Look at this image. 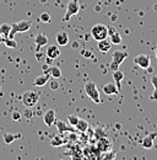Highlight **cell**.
Listing matches in <instances>:
<instances>
[{
    "instance_id": "cell-1",
    "label": "cell",
    "mask_w": 157,
    "mask_h": 160,
    "mask_svg": "<svg viewBox=\"0 0 157 160\" xmlns=\"http://www.w3.org/2000/svg\"><path fill=\"white\" fill-rule=\"evenodd\" d=\"M31 22L28 20H21L17 22H14L11 25V31L9 33V38H15L16 33H22V32H27L31 28Z\"/></svg>"
},
{
    "instance_id": "cell-2",
    "label": "cell",
    "mask_w": 157,
    "mask_h": 160,
    "mask_svg": "<svg viewBox=\"0 0 157 160\" xmlns=\"http://www.w3.org/2000/svg\"><path fill=\"white\" fill-rule=\"evenodd\" d=\"M128 58V52L126 51H114L112 56V62L109 64V70L114 72L119 69V65Z\"/></svg>"
},
{
    "instance_id": "cell-3",
    "label": "cell",
    "mask_w": 157,
    "mask_h": 160,
    "mask_svg": "<svg viewBox=\"0 0 157 160\" xmlns=\"http://www.w3.org/2000/svg\"><path fill=\"white\" fill-rule=\"evenodd\" d=\"M22 103L26 106V107H33L37 105V102L39 100V94L37 91H33V90H27L22 94Z\"/></svg>"
},
{
    "instance_id": "cell-4",
    "label": "cell",
    "mask_w": 157,
    "mask_h": 160,
    "mask_svg": "<svg viewBox=\"0 0 157 160\" xmlns=\"http://www.w3.org/2000/svg\"><path fill=\"white\" fill-rule=\"evenodd\" d=\"M85 92L86 95L93 101L95 103H99L101 102V98H99V90L98 88L96 86V84L93 81H87L85 84Z\"/></svg>"
},
{
    "instance_id": "cell-5",
    "label": "cell",
    "mask_w": 157,
    "mask_h": 160,
    "mask_svg": "<svg viewBox=\"0 0 157 160\" xmlns=\"http://www.w3.org/2000/svg\"><path fill=\"white\" fill-rule=\"evenodd\" d=\"M91 36L93 40L98 41L104 40L108 37V27L103 23H97L91 28Z\"/></svg>"
},
{
    "instance_id": "cell-6",
    "label": "cell",
    "mask_w": 157,
    "mask_h": 160,
    "mask_svg": "<svg viewBox=\"0 0 157 160\" xmlns=\"http://www.w3.org/2000/svg\"><path fill=\"white\" fill-rule=\"evenodd\" d=\"M78 11H80V4H78V0H70L68 6H66V12L63 18V22H66L71 19V16H75L78 15Z\"/></svg>"
},
{
    "instance_id": "cell-7",
    "label": "cell",
    "mask_w": 157,
    "mask_h": 160,
    "mask_svg": "<svg viewBox=\"0 0 157 160\" xmlns=\"http://www.w3.org/2000/svg\"><path fill=\"white\" fill-rule=\"evenodd\" d=\"M134 63L142 69H149L151 65V58L147 54H139L134 58Z\"/></svg>"
},
{
    "instance_id": "cell-8",
    "label": "cell",
    "mask_w": 157,
    "mask_h": 160,
    "mask_svg": "<svg viewBox=\"0 0 157 160\" xmlns=\"http://www.w3.org/2000/svg\"><path fill=\"white\" fill-rule=\"evenodd\" d=\"M97 140H98L97 142L98 152H101V153H106V152H108V150L112 149V142L108 139V138H106V137H101V138H98Z\"/></svg>"
},
{
    "instance_id": "cell-9",
    "label": "cell",
    "mask_w": 157,
    "mask_h": 160,
    "mask_svg": "<svg viewBox=\"0 0 157 160\" xmlns=\"http://www.w3.org/2000/svg\"><path fill=\"white\" fill-rule=\"evenodd\" d=\"M108 37L111 38L112 44H120L121 43V36L120 33L118 32V30L113 26H109L108 27Z\"/></svg>"
},
{
    "instance_id": "cell-10",
    "label": "cell",
    "mask_w": 157,
    "mask_h": 160,
    "mask_svg": "<svg viewBox=\"0 0 157 160\" xmlns=\"http://www.w3.org/2000/svg\"><path fill=\"white\" fill-rule=\"evenodd\" d=\"M55 120H57V117H55V111L54 110L50 108V110H47L44 112V115H43V122L48 127H52L55 123Z\"/></svg>"
},
{
    "instance_id": "cell-11",
    "label": "cell",
    "mask_w": 157,
    "mask_h": 160,
    "mask_svg": "<svg viewBox=\"0 0 157 160\" xmlns=\"http://www.w3.org/2000/svg\"><path fill=\"white\" fill-rule=\"evenodd\" d=\"M35 44H36V52H39L42 47L47 46L48 44V37L44 35V33H38L36 37H35Z\"/></svg>"
},
{
    "instance_id": "cell-12",
    "label": "cell",
    "mask_w": 157,
    "mask_h": 160,
    "mask_svg": "<svg viewBox=\"0 0 157 160\" xmlns=\"http://www.w3.org/2000/svg\"><path fill=\"white\" fill-rule=\"evenodd\" d=\"M54 124L57 126V128H58V131L60 133H61V132H71V133L78 132L76 129H74V126H69V124H66L64 121L55 120V123H54Z\"/></svg>"
},
{
    "instance_id": "cell-13",
    "label": "cell",
    "mask_w": 157,
    "mask_h": 160,
    "mask_svg": "<svg viewBox=\"0 0 157 160\" xmlns=\"http://www.w3.org/2000/svg\"><path fill=\"white\" fill-rule=\"evenodd\" d=\"M102 90H103V92H104L106 95H118V94H119V89H118L117 84H114V82H108V84H106Z\"/></svg>"
},
{
    "instance_id": "cell-14",
    "label": "cell",
    "mask_w": 157,
    "mask_h": 160,
    "mask_svg": "<svg viewBox=\"0 0 157 160\" xmlns=\"http://www.w3.org/2000/svg\"><path fill=\"white\" fill-rule=\"evenodd\" d=\"M45 56L48 58H52V59H55L60 56V49H59L58 46L55 44H52V46H48L47 47V52H45Z\"/></svg>"
},
{
    "instance_id": "cell-15",
    "label": "cell",
    "mask_w": 157,
    "mask_h": 160,
    "mask_svg": "<svg viewBox=\"0 0 157 160\" xmlns=\"http://www.w3.org/2000/svg\"><path fill=\"white\" fill-rule=\"evenodd\" d=\"M55 41L58 46H66L69 43V35L65 31H59L55 35Z\"/></svg>"
},
{
    "instance_id": "cell-16",
    "label": "cell",
    "mask_w": 157,
    "mask_h": 160,
    "mask_svg": "<svg viewBox=\"0 0 157 160\" xmlns=\"http://www.w3.org/2000/svg\"><path fill=\"white\" fill-rule=\"evenodd\" d=\"M50 79V74L49 73H43V74H40L39 77H37L35 81H33V85L35 86H44L45 84H48V81Z\"/></svg>"
},
{
    "instance_id": "cell-17",
    "label": "cell",
    "mask_w": 157,
    "mask_h": 160,
    "mask_svg": "<svg viewBox=\"0 0 157 160\" xmlns=\"http://www.w3.org/2000/svg\"><path fill=\"white\" fill-rule=\"evenodd\" d=\"M156 138V134L155 133H151V134H149V136H146L142 142H141V145L145 148V149H151L152 147H154V139Z\"/></svg>"
},
{
    "instance_id": "cell-18",
    "label": "cell",
    "mask_w": 157,
    "mask_h": 160,
    "mask_svg": "<svg viewBox=\"0 0 157 160\" xmlns=\"http://www.w3.org/2000/svg\"><path fill=\"white\" fill-rule=\"evenodd\" d=\"M111 48H112V42H111L109 40L104 38V40L98 41V49H99L102 53H107V52H109Z\"/></svg>"
},
{
    "instance_id": "cell-19",
    "label": "cell",
    "mask_w": 157,
    "mask_h": 160,
    "mask_svg": "<svg viewBox=\"0 0 157 160\" xmlns=\"http://www.w3.org/2000/svg\"><path fill=\"white\" fill-rule=\"evenodd\" d=\"M21 137L22 136L20 133H16V134H14V133H6V132L2 133V138H4V142L6 144H11L12 142H15L16 139H20Z\"/></svg>"
},
{
    "instance_id": "cell-20",
    "label": "cell",
    "mask_w": 157,
    "mask_h": 160,
    "mask_svg": "<svg viewBox=\"0 0 157 160\" xmlns=\"http://www.w3.org/2000/svg\"><path fill=\"white\" fill-rule=\"evenodd\" d=\"M75 129L78 132H81V133L87 132V129H88V122L86 120H83V118H78V123L75 124Z\"/></svg>"
},
{
    "instance_id": "cell-21",
    "label": "cell",
    "mask_w": 157,
    "mask_h": 160,
    "mask_svg": "<svg viewBox=\"0 0 157 160\" xmlns=\"http://www.w3.org/2000/svg\"><path fill=\"white\" fill-rule=\"evenodd\" d=\"M47 73H49L50 74V78H55V79H59L60 77H61V70L59 69L58 67H49L48 69H47Z\"/></svg>"
},
{
    "instance_id": "cell-22",
    "label": "cell",
    "mask_w": 157,
    "mask_h": 160,
    "mask_svg": "<svg viewBox=\"0 0 157 160\" xmlns=\"http://www.w3.org/2000/svg\"><path fill=\"white\" fill-rule=\"evenodd\" d=\"M123 78H124V73H123L121 70L117 69V70L113 72V79H114V81H116V84H117V86L119 90H120V81L123 80Z\"/></svg>"
},
{
    "instance_id": "cell-23",
    "label": "cell",
    "mask_w": 157,
    "mask_h": 160,
    "mask_svg": "<svg viewBox=\"0 0 157 160\" xmlns=\"http://www.w3.org/2000/svg\"><path fill=\"white\" fill-rule=\"evenodd\" d=\"M65 143H66V140L64 139L61 136H54L50 140V145L52 147H60V145H63Z\"/></svg>"
},
{
    "instance_id": "cell-24",
    "label": "cell",
    "mask_w": 157,
    "mask_h": 160,
    "mask_svg": "<svg viewBox=\"0 0 157 160\" xmlns=\"http://www.w3.org/2000/svg\"><path fill=\"white\" fill-rule=\"evenodd\" d=\"M10 31H11V25L10 23H2V25H0V33L2 35V37H9Z\"/></svg>"
},
{
    "instance_id": "cell-25",
    "label": "cell",
    "mask_w": 157,
    "mask_h": 160,
    "mask_svg": "<svg viewBox=\"0 0 157 160\" xmlns=\"http://www.w3.org/2000/svg\"><path fill=\"white\" fill-rule=\"evenodd\" d=\"M2 43L9 47V48H16L17 47V42L15 41V38H9V37H4L2 40Z\"/></svg>"
},
{
    "instance_id": "cell-26",
    "label": "cell",
    "mask_w": 157,
    "mask_h": 160,
    "mask_svg": "<svg viewBox=\"0 0 157 160\" xmlns=\"http://www.w3.org/2000/svg\"><path fill=\"white\" fill-rule=\"evenodd\" d=\"M151 84H152V86H154V92H152V95H151V100L157 101V75H154V77L151 78Z\"/></svg>"
},
{
    "instance_id": "cell-27",
    "label": "cell",
    "mask_w": 157,
    "mask_h": 160,
    "mask_svg": "<svg viewBox=\"0 0 157 160\" xmlns=\"http://www.w3.org/2000/svg\"><path fill=\"white\" fill-rule=\"evenodd\" d=\"M39 20L42 22H44V23H49L52 21V16H50L49 12H42L40 16H39Z\"/></svg>"
},
{
    "instance_id": "cell-28",
    "label": "cell",
    "mask_w": 157,
    "mask_h": 160,
    "mask_svg": "<svg viewBox=\"0 0 157 160\" xmlns=\"http://www.w3.org/2000/svg\"><path fill=\"white\" fill-rule=\"evenodd\" d=\"M48 82H49V88H50L52 90H58L59 86H60V85H59V81L55 79V78H53L52 80L49 79V81H48Z\"/></svg>"
},
{
    "instance_id": "cell-29",
    "label": "cell",
    "mask_w": 157,
    "mask_h": 160,
    "mask_svg": "<svg viewBox=\"0 0 157 160\" xmlns=\"http://www.w3.org/2000/svg\"><path fill=\"white\" fill-rule=\"evenodd\" d=\"M78 117L76 115H69L68 116V122H69L70 126H74L75 127V124L78 123Z\"/></svg>"
},
{
    "instance_id": "cell-30",
    "label": "cell",
    "mask_w": 157,
    "mask_h": 160,
    "mask_svg": "<svg viewBox=\"0 0 157 160\" xmlns=\"http://www.w3.org/2000/svg\"><path fill=\"white\" fill-rule=\"evenodd\" d=\"M22 116H23L25 118H27V120H31V118L33 117V111H32V110H30V107H27V110H25V111H23Z\"/></svg>"
},
{
    "instance_id": "cell-31",
    "label": "cell",
    "mask_w": 157,
    "mask_h": 160,
    "mask_svg": "<svg viewBox=\"0 0 157 160\" xmlns=\"http://www.w3.org/2000/svg\"><path fill=\"white\" fill-rule=\"evenodd\" d=\"M107 154H104V155H101V158H104V159H114L117 155H116V153H112L111 150H108V152H106Z\"/></svg>"
},
{
    "instance_id": "cell-32",
    "label": "cell",
    "mask_w": 157,
    "mask_h": 160,
    "mask_svg": "<svg viewBox=\"0 0 157 160\" xmlns=\"http://www.w3.org/2000/svg\"><path fill=\"white\" fill-rule=\"evenodd\" d=\"M21 117H22V115H21L20 112H17V111H14V112L11 113V118H12V121H20L21 120Z\"/></svg>"
},
{
    "instance_id": "cell-33",
    "label": "cell",
    "mask_w": 157,
    "mask_h": 160,
    "mask_svg": "<svg viewBox=\"0 0 157 160\" xmlns=\"http://www.w3.org/2000/svg\"><path fill=\"white\" fill-rule=\"evenodd\" d=\"M82 56L86 58H90V57H92V53H90V51H82Z\"/></svg>"
},
{
    "instance_id": "cell-34",
    "label": "cell",
    "mask_w": 157,
    "mask_h": 160,
    "mask_svg": "<svg viewBox=\"0 0 157 160\" xmlns=\"http://www.w3.org/2000/svg\"><path fill=\"white\" fill-rule=\"evenodd\" d=\"M2 40H4V37H2V35L0 33V43H2Z\"/></svg>"
},
{
    "instance_id": "cell-35",
    "label": "cell",
    "mask_w": 157,
    "mask_h": 160,
    "mask_svg": "<svg viewBox=\"0 0 157 160\" xmlns=\"http://www.w3.org/2000/svg\"><path fill=\"white\" fill-rule=\"evenodd\" d=\"M155 56H156V58H157V48L155 49Z\"/></svg>"
},
{
    "instance_id": "cell-36",
    "label": "cell",
    "mask_w": 157,
    "mask_h": 160,
    "mask_svg": "<svg viewBox=\"0 0 157 160\" xmlns=\"http://www.w3.org/2000/svg\"><path fill=\"white\" fill-rule=\"evenodd\" d=\"M156 137H157V133H156Z\"/></svg>"
}]
</instances>
